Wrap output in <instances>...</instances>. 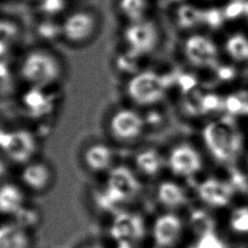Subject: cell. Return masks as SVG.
<instances>
[{
  "instance_id": "cell-1",
  "label": "cell",
  "mask_w": 248,
  "mask_h": 248,
  "mask_svg": "<svg viewBox=\"0 0 248 248\" xmlns=\"http://www.w3.org/2000/svg\"><path fill=\"white\" fill-rule=\"evenodd\" d=\"M141 182L140 175L132 166L116 164L105 177L104 184L93 194L96 208L108 216L129 208L140 194Z\"/></svg>"
},
{
  "instance_id": "cell-2",
  "label": "cell",
  "mask_w": 248,
  "mask_h": 248,
  "mask_svg": "<svg viewBox=\"0 0 248 248\" xmlns=\"http://www.w3.org/2000/svg\"><path fill=\"white\" fill-rule=\"evenodd\" d=\"M17 75L29 87L50 89L62 79L64 66L59 56L51 50L34 47L20 58Z\"/></svg>"
},
{
  "instance_id": "cell-3",
  "label": "cell",
  "mask_w": 248,
  "mask_h": 248,
  "mask_svg": "<svg viewBox=\"0 0 248 248\" xmlns=\"http://www.w3.org/2000/svg\"><path fill=\"white\" fill-rule=\"evenodd\" d=\"M171 78L153 71H138L127 78L124 92L134 107H149L160 102Z\"/></svg>"
},
{
  "instance_id": "cell-4",
  "label": "cell",
  "mask_w": 248,
  "mask_h": 248,
  "mask_svg": "<svg viewBox=\"0 0 248 248\" xmlns=\"http://www.w3.org/2000/svg\"><path fill=\"white\" fill-rule=\"evenodd\" d=\"M203 139L215 158L225 163L233 162L242 148L241 135L231 119L223 118L208 124Z\"/></svg>"
},
{
  "instance_id": "cell-5",
  "label": "cell",
  "mask_w": 248,
  "mask_h": 248,
  "mask_svg": "<svg viewBox=\"0 0 248 248\" xmlns=\"http://www.w3.org/2000/svg\"><path fill=\"white\" fill-rule=\"evenodd\" d=\"M62 41L74 46H85L97 35L100 28L98 14L88 8L68 11L61 18Z\"/></svg>"
},
{
  "instance_id": "cell-6",
  "label": "cell",
  "mask_w": 248,
  "mask_h": 248,
  "mask_svg": "<svg viewBox=\"0 0 248 248\" xmlns=\"http://www.w3.org/2000/svg\"><path fill=\"white\" fill-rule=\"evenodd\" d=\"M145 117L133 106L115 108L107 122L108 134L112 140L120 144H133L144 134Z\"/></svg>"
},
{
  "instance_id": "cell-7",
  "label": "cell",
  "mask_w": 248,
  "mask_h": 248,
  "mask_svg": "<svg viewBox=\"0 0 248 248\" xmlns=\"http://www.w3.org/2000/svg\"><path fill=\"white\" fill-rule=\"evenodd\" d=\"M108 232L117 246L134 248L145 237L146 223L140 212L125 208L109 217Z\"/></svg>"
},
{
  "instance_id": "cell-8",
  "label": "cell",
  "mask_w": 248,
  "mask_h": 248,
  "mask_svg": "<svg viewBox=\"0 0 248 248\" xmlns=\"http://www.w3.org/2000/svg\"><path fill=\"white\" fill-rule=\"evenodd\" d=\"M39 142L28 129L5 127L0 139V154L10 163L21 167L36 158Z\"/></svg>"
},
{
  "instance_id": "cell-9",
  "label": "cell",
  "mask_w": 248,
  "mask_h": 248,
  "mask_svg": "<svg viewBox=\"0 0 248 248\" xmlns=\"http://www.w3.org/2000/svg\"><path fill=\"white\" fill-rule=\"evenodd\" d=\"M158 41V28L150 18L123 24L122 48L138 58L141 59L154 51Z\"/></svg>"
},
{
  "instance_id": "cell-10",
  "label": "cell",
  "mask_w": 248,
  "mask_h": 248,
  "mask_svg": "<svg viewBox=\"0 0 248 248\" xmlns=\"http://www.w3.org/2000/svg\"><path fill=\"white\" fill-rule=\"evenodd\" d=\"M18 181L27 192L42 194L52 186L54 171L47 162L35 158L20 167Z\"/></svg>"
},
{
  "instance_id": "cell-11",
  "label": "cell",
  "mask_w": 248,
  "mask_h": 248,
  "mask_svg": "<svg viewBox=\"0 0 248 248\" xmlns=\"http://www.w3.org/2000/svg\"><path fill=\"white\" fill-rule=\"evenodd\" d=\"M81 160L86 170L93 174L106 175L116 165L115 151L105 141L88 143L82 150Z\"/></svg>"
},
{
  "instance_id": "cell-12",
  "label": "cell",
  "mask_w": 248,
  "mask_h": 248,
  "mask_svg": "<svg viewBox=\"0 0 248 248\" xmlns=\"http://www.w3.org/2000/svg\"><path fill=\"white\" fill-rule=\"evenodd\" d=\"M27 193L19 182L0 183V216L14 220L29 204Z\"/></svg>"
},
{
  "instance_id": "cell-13",
  "label": "cell",
  "mask_w": 248,
  "mask_h": 248,
  "mask_svg": "<svg viewBox=\"0 0 248 248\" xmlns=\"http://www.w3.org/2000/svg\"><path fill=\"white\" fill-rule=\"evenodd\" d=\"M185 54L189 61L201 67H211L217 64L218 51L215 44L202 35H193L185 42Z\"/></svg>"
},
{
  "instance_id": "cell-14",
  "label": "cell",
  "mask_w": 248,
  "mask_h": 248,
  "mask_svg": "<svg viewBox=\"0 0 248 248\" xmlns=\"http://www.w3.org/2000/svg\"><path fill=\"white\" fill-rule=\"evenodd\" d=\"M181 232V222L173 214L159 216L152 226V237L159 248H170L178 240Z\"/></svg>"
},
{
  "instance_id": "cell-15",
  "label": "cell",
  "mask_w": 248,
  "mask_h": 248,
  "mask_svg": "<svg viewBox=\"0 0 248 248\" xmlns=\"http://www.w3.org/2000/svg\"><path fill=\"white\" fill-rule=\"evenodd\" d=\"M169 166L175 174L189 175L202 168V161L195 149L188 145H179L170 152Z\"/></svg>"
},
{
  "instance_id": "cell-16",
  "label": "cell",
  "mask_w": 248,
  "mask_h": 248,
  "mask_svg": "<svg viewBox=\"0 0 248 248\" xmlns=\"http://www.w3.org/2000/svg\"><path fill=\"white\" fill-rule=\"evenodd\" d=\"M198 191L201 199L206 203L214 206H223L231 201L233 187L226 182L209 178L200 185Z\"/></svg>"
},
{
  "instance_id": "cell-17",
  "label": "cell",
  "mask_w": 248,
  "mask_h": 248,
  "mask_svg": "<svg viewBox=\"0 0 248 248\" xmlns=\"http://www.w3.org/2000/svg\"><path fill=\"white\" fill-rule=\"evenodd\" d=\"M164 166V158L154 148L140 149L133 158L132 167L140 176L154 177Z\"/></svg>"
},
{
  "instance_id": "cell-18",
  "label": "cell",
  "mask_w": 248,
  "mask_h": 248,
  "mask_svg": "<svg viewBox=\"0 0 248 248\" xmlns=\"http://www.w3.org/2000/svg\"><path fill=\"white\" fill-rule=\"evenodd\" d=\"M28 230L13 220L0 224V248H31Z\"/></svg>"
},
{
  "instance_id": "cell-19",
  "label": "cell",
  "mask_w": 248,
  "mask_h": 248,
  "mask_svg": "<svg viewBox=\"0 0 248 248\" xmlns=\"http://www.w3.org/2000/svg\"><path fill=\"white\" fill-rule=\"evenodd\" d=\"M115 7L124 23L149 18L150 3L148 0H116Z\"/></svg>"
},
{
  "instance_id": "cell-20",
  "label": "cell",
  "mask_w": 248,
  "mask_h": 248,
  "mask_svg": "<svg viewBox=\"0 0 248 248\" xmlns=\"http://www.w3.org/2000/svg\"><path fill=\"white\" fill-rule=\"evenodd\" d=\"M157 199L161 204L174 208L186 202L183 189L177 184L170 181L162 182L157 188Z\"/></svg>"
},
{
  "instance_id": "cell-21",
  "label": "cell",
  "mask_w": 248,
  "mask_h": 248,
  "mask_svg": "<svg viewBox=\"0 0 248 248\" xmlns=\"http://www.w3.org/2000/svg\"><path fill=\"white\" fill-rule=\"evenodd\" d=\"M176 18L181 28H193L205 22V11L191 5H181L176 11Z\"/></svg>"
},
{
  "instance_id": "cell-22",
  "label": "cell",
  "mask_w": 248,
  "mask_h": 248,
  "mask_svg": "<svg viewBox=\"0 0 248 248\" xmlns=\"http://www.w3.org/2000/svg\"><path fill=\"white\" fill-rule=\"evenodd\" d=\"M36 35L41 41L53 42L62 40L60 19L44 17L42 16L40 21L36 24Z\"/></svg>"
},
{
  "instance_id": "cell-23",
  "label": "cell",
  "mask_w": 248,
  "mask_h": 248,
  "mask_svg": "<svg viewBox=\"0 0 248 248\" xmlns=\"http://www.w3.org/2000/svg\"><path fill=\"white\" fill-rule=\"evenodd\" d=\"M228 53L235 60L248 59V38L241 33L232 35L226 43Z\"/></svg>"
},
{
  "instance_id": "cell-24",
  "label": "cell",
  "mask_w": 248,
  "mask_h": 248,
  "mask_svg": "<svg viewBox=\"0 0 248 248\" xmlns=\"http://www.w3.org/2000/svg\"><path fill=\"white\" fill-rule=\"evenodd\" d=\"M39 13L44 17L60 19L68 11L67 0H39L36 2Z\"/></svg>"
},
{
  "instance_id": "cell-25",
  "label": "cell",
  "mask_w": 248,
  "mask_h": 248,
  "mask_svg": "<svg viewBox=\"0 0 248 248\" xmlns=\"http://www.w3.org/2000/svg\"><path fill=\"white\" fill-rule=\"evenodd\" d=\"M190 223L193 230L201 235L213 232L214 229V220L212 217L206 211L201 209L192 212Z\"/></svg>"
},
{
  "instance_id": "cell-26",
  "label": "cell",
  "mask_w": 248,
  "mask_h": 248,
  "mask_svg": "<svg viewBox=\"0 0 248 248\" xmlns=\"http://www.w3.org/2000/svg\"><path fill=\"white\" fill-rule=\"evenodd\" d=\"M19 35V28L14 21L0 19V44L10 47L11 45L17 41Z\"/></svg>"
},
{
  "instance_id": "cell-27",
  "label": "cell",
  "mask_w": 248,
  "mask_h": 248,
  "mask_svg": "<svg viewBox=\"0 0 248 248\" xmlns=\"http://www.w3.org/2000/svg\"><path fill=\"white\" fill-rule=\"evenodd\" d=\"M225 108L232 114H248V96L243 93L231 95L225 100Z\"/></svg>"
},
{
  "instance_id": "cell-28",
  "label": "cell",
  "mask_w": 248,
  "mask_h": 248,
  "mask_svg": "<svg viewBox=\"0 0 248 248\" xmlns=\"http://www.w3.org/2000/svg\"><path fill=\"white\" fill-rule=\"evenodd\" d=\"M13 221L16 222L30 232V229L39 224L40 212L32 205H27Z\"/></svg>"
},
{
  "instance_id": "cell-29",
  "label": "cell",
  "mask_w": 248,
  "mask_h": 248,
  "mask_svg": "<svg viewBox=\"0 0 248 248\" xmlns=\"http://www.w3.org/2000/svg\"><path fill=\"white\" fill-rule=\"evenodd\" d=\"M187 94V97L184 101V107L187 112L197 115L200 113H203L202 109V98L203 96L198 91H190Z\"/></svg>"
},
{
  "instance_id": "cell-30",
  "label": "cell",
  "mask_w": 248,
  "mask_h": 248,
  "mask_svg": "<svg viewBox=\"0 0 248 248\" xmlns=\"http://www.w3.org/2000/svg\"><path fill=\"white\" fill-rule=\"evenodd\" d=\"M232 228L239 232H248V208L235 209L231 217Z\"/></svg>"
},
{
  "instance_id": "cell-31",
  "label": "cell",
  "mask_w": 248,
  "mask_h": 248,
  "mask_svg": "<svg viewBox=\"0 0 248 248\" xmlns=\"http://www.w3.org/2000/svg\"><path fill=\"white\" fill-rule=\"evenodd\" d=\"M190 248H226V246L213 232H209L201 235L198 242Z\"/></svg>"
},
{
  "instance_id": "cell-32",
  "label": "cell",
  "mask_w": 248,
  "mask_h": 248,
  "mask_svg": "<svg viewBox=\"0 0 248 248\" xmlns=\"http://www.w3.org/2000/svg\"><path fill=\"white\" fill-rule=\"evenodd\" d=\"M225 107V101L223 102L220 97L214 94L204 95L202 98V109L203 113L213 111Z\"/></svg>"
},
{
  "instance_id": "cell-33",
  "label": "cell",
  "mask_w": 248,
  "mask_h": 248,
  "mask_svg": "<svg viewBox=\"0 0 248 248\" xmlns=\"http://www.w3.org/2000/svg\"><path fill=\"white\" fill-rule=\"evenodd\" d=\"M176 79H177L179 86L181 87V90L184 93H188V92L192 91L197 84L196 78L189 74H181Z\"/></svg>"
},
{
  "instance_id": "cell-34",
  "label": "cell",
  "mask_w": 248,
  "mask_h": 248,
  "mask_svg": "<svg viewBox=\"0 0 248 248\" xmlns=\"http://www.w3.org/2000/svg\"><path fill=\"white\" fill-rule=\"evenodd\" d=\"M232 187L238 188V189H246L247 188V181L246 179L243 177V175L240 172L237 171H233L232 175Z\"/></svg>"
},
{
  "instance_id": "cell-35",
  "label": "cell",
  "mask_w": 248,
  "mask_h": 248,
  "mask_svg": "<svg viewBox=\"0 0 248 248\" xmlns=\"http://www.w3.org/2000/svg\"><path fill=\"white\" fill-rule=\"evenodd\" d=\"M9 161L0 154V183L7 181L6 176L9 172Z\"/></svg>"
},
{
  "instance_id": "cell-36",
  "label": "cell",
  "mask_w": 248,
  "mask_h": 248,
  "mask_svg": "<svg viewBox=\"0 0 248 248\" xmlns=\"http://www.w3.org/2000/svg\"><path fill=\"white\" fill-rule=\"evenodd\" d=\"M219 73L223 78H230L231 77H232V71L228 68H223Z\"/></svg>"
},
{
  "instance_id": "cell-37",
  "label": "cell",
  "mask_w": 248,
  "mask_h": 248,
  "mask_svg": "<svg viewBox=\"0 0 248 248\" xmlns=\"http://www.w3.org/2000/svg\"><path fill=\"white\" fill-rule=\"evenodd\" d=\"M82 248H106V246L104 244H102L101 242L94 241V242H90V243L84 245Z\"/></svg>"
},
{
  "instance_id": "cell-38",
  "label": "cell",
  "mask_w": 248,
  "mask_h": 248,
  "mask_svg": "<svg viewBox=\"0 0 248 248\" xmlns=\"http://www.w3.org/2000/svg\"><path fill=\"white\" fill-rule=\"evenodd\" d=\"M244 13L248 16V4H245V12Z\"/></svg>"
},
{
  "instance_id": "cell-39",
  "label": "cell",
  "mask_w": 248,
  "mask_h": 248,
  "mask_svg": "<svg viewBox=\"0 0 248 248\" xmlns=\"http://www.w3.org/2000/svg\"><path fill=\"white\" fill-rule=\"evenodd\" d=\"M32 1H34V2H38L39 0H32Z\"/></svg>"
}]
</instances>
